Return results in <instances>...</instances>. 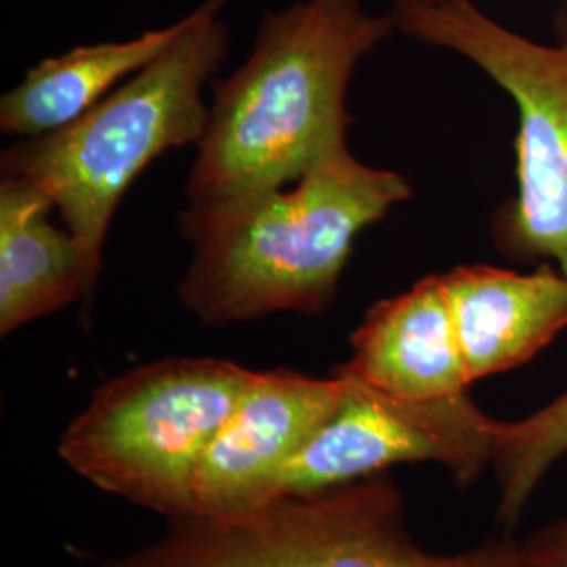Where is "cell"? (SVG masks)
Returning <instances> with one entry per match:
<instances>
[{"label":"cell","instance_id":"obj_1","mask_svg":"<svg viewBox=\"0 0 567 567\" xmlns=\"http://www.w3.org/2000/svg\"><path fill=\"white\" fill-rule=\"evenodd\" d=\"M410 194L402 175L368 166L343 145L292 187L192 203L179 219L194 250L179 301L206 326L322 313L355 238Z\"/></svg>","mask_w":567,"mask_h":567},{"label":"cell","instance_id":"obj_14","mask_svg":"<svg viewBox=\"0 0 567 567\" xmlns=\"http://www.w3.org/2000/svg\"><path fill=\"white\" fill-rule=\"evenodd\" d=\"M522 550L524 567H567V517L527 536Z\"/></svg>","mask_w":567,"mask_h":567},{"label":"cell","instance_id":"obj_11","mask_svg":"<svg viewBox=\"0 0 567 567\" xmlns=\"http://www.w3.org/2000/svg\"><path fill=\"white\" fill-rule=\"evenodd\" d=\"M53 200L39 185L0 183V334L51 316L95 286L102 255L49 221Z\"/></svg>","mask_w":567,"mask_h":567},{"label":"cell","instance_id":"obj_10","mask_svg":"<svg viewBox=\"0 0 567 567\" xmlns=\"http://www.w3.org/2000/svg\"><path fill=\"white\" fill-rule=\"evenodd\" d=\"M442 280L473 383L526 364L567 328V278L555 264L532 274L465 265Z\"/></svg>","mask_w":567,"mask_h":567},{"label":"cell","instance_id":"obj_9","mask_svg":"<svg viewBox=\"0 0 567 567\" xmlns=\"http://www.w3.org/2000/svg\"><path fill=\"white\" fill-rule=\"evenodd\" d=\"M337 374L386 395L435 402L471 386L442 276L374 305L351 334V360Z\"/></svg>","mask_w":567,"mask_h":567},{"label":"cell","instance_id":"obj_3","mask_svg":"<svg viewBox=\"0 0 567 567\" xmlns=\"http://www.w3.org/2000/svg\"><path fill=\"white\" fill-rule=\"evenodd\" d=\"M225 0H204L183 18L182 34L81 118L11 145L2 177L39 185L63 225L102 255L122 196L164 152L200 143L208 107L203 91L221 70L229 28Z\"/></svg>","mask_w":567,"mask_h":567},{"label":"cell","instance_id":"obj_13","mask_svg":"<svg viewBox=\"0 0 567 567\" xmlns=\"http://www.w3.org/2000/svg\"><path fill=\"white\" fill-rule=\"evenodd\" d=\"M567 456V391L515 423H498L492 468L498 487V522L517 526L532 494Z\"/></svg>","mask_w":567,"mask_h":567},{"label":"cell","instance_id":"obj_5","mask_svg":"<svg viewBox=\"0 0 567 567\" xmlns=\"http://www.w3.org/2000/svg\"><path fill=\"white\" fill-rule=\"evenodd\" d=\"M255 372L210 358L133 368L95 389L58 454L82 480L166 519L192 513L196 471Z\"/></svg>","mask_w":567,"mask_h":567},{"label":"cell","instance_id":"obj_12","mask_svg":"<svg viewBox=\"0 0 567 567\" xmlns=\"http://www.w3.org/2000/svg\"><path fill=\"white\" fill-rule=\"evenodd\" d=\"M182 30L179 20L131 41L84 44L42 60L2 97L0 131L25 140L60 131L163 55Z\"/></svg>","mask_w":567,"mask_h":567},{"label":"cell","instance_id":"obj_2","mask_svg":"<svg viewBox=\"0 0 567 567\" xmlns=\"http://www.w3.org/2000/svg\"><path fill=\"white\" fill-rule=\"evenodd\" d=\"M393 28L391 16L368 13L360 0H303L265 13L248 60L215 84L189 203L286 187L347 145L349 82Z\"/></svg>","mask_w":567,"mask_h":567},{"label":"cell","instance_id":"obj_7","mask_svg":"<svg viewBox=\"0 0 567 567\" xmlns=\"http://www.w3.org/2000/svg\"><path fill=\"white\" fill-rule=\"evenodd\" d=\"M347 383L343 404L278 475L269 498L341 486L405 463H437L456 486L468 487L492 466L501 421L487 416L468 391L412 402L353 379Z\"/></svg>","mask_w":567,"mask_h":567},{"label":"cell","instance_id":"obj_8","mask_svg":"<svg viewBox=\"0 0 567 567\" xmlns=\"http://www.w3.org/2000/svg\"><path fill=\"white\" fill-rule=\"evenodd\" d=\"M347 379L292 370L255 372L243 400L208 444L196 471L192 513L225 515L261 505L278 475L332 419Z\"/></svg>","mask_w":567,"mask_h":567},{"label":"cell","instance_id":"obj_6","mask_svg":"<svg viewBox=\"0 0 567 567\" xmlns=\"http://www.w3.org/2000/svg\"><path fill=\"white\" fill-rule=\"evenodd\" d=\"M389 16L408 37L473 61L513 97L517 194L496 217V240L511 257L545 259L567 278V25L559 42L543 44L471 0H391Z\"/></svg>","mask_w":567,"mask_h":567},{"label":"cell","instance_id":"obj_4","mask_svg":"<svg viewBox=\"0 0 567 567\" xmlns=\"http://www.w3.org/2000/svg\"><path fill=\"white\" fill-rule=\"evenodd\" d=\"M389 473L225 513L168 519L163 538L103 567H524L522 543L492 538L437 555L405 527Z\"/></svg>","mask_w":567,"mask_h":567}]
</instances>
